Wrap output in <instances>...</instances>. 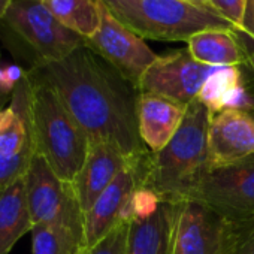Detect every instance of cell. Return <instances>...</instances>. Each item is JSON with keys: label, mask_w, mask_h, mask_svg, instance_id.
Masks as SVG:
<instances>
[{"label": "cell", "mask_w": 254, "mask_h": 254, "mask_svg": "<svg viewBox=\"0 0 254 254\" xmlns=\"http://www.w3.org/2000/svg\"><path fill=\"white\" fill-rule=\"evenodd\" d=\"M254 156V115L226 108L211 115L208 126V166H224Z\"/></svg>", "instance_id": "cell-14"}, {"label": "cell", "mask_w": 254, "mask_h": 254, "mask_svg": "<svg viewBox=\"0 0 254 254\" xmlns=\"http://www.w3.org/2000/svg\"><path fill=\"white\" fill-rule=\"evenodd\" d=\"M32 230L24 177L0 190V254H9L17 241Z\"/></svg>", "instance_id": "cell-19"}, {"label": "cell", "mask_w": 254, "mask_h": 254, "mask_svg": "<svg viewBox=\"0 0 254 254\" xmlns=\"http://www.w3.org/2000/svg\"><path fill=\"white\" fill-rule=\"evenodd\" d=\"M26 73H27V70H24L23 67L15 66V64L0 67V90L12 96L15 87L21 82V79L26 76Z\"/></svg>", "instance_id": "cell-24"}, {"label": "cell", "mask_w": 254, "mask_h": 254, "mask_svg": "<svg viewBox=\"0 0 254 254\" xmlns=\"http://www.w3.org/2000/svg\"><path fill=\"white\" fill-rule=\"evenodd\" d=\"M186 2L193 3V5H197V6H202V8H206V9H209V11H214L212 6H211V2H209V0H186ZM214 12H215V11H214Z\"/></svg>", "instance_id": "cell-28"}, {"label": "cell", "mask_w": 254, "mask_h": 254, "mask_svg": "<svg viewBox=\"0 0 254 254\" xmlns=\"http://www.w3.org/2000/svg\"><path fill=\"white\" fill-rule=\"evenodd\" d=\"M187 199L197 200L235 226L254 221V156L224 166H208Z\"/></svg>", "instance_id": "cell-6"}, {"label": "cell", "mask_w": 254, "mask_h": 254, "mask_svg": "<svg viewBox=\"0 0 254 254\" xmlns=\"http://www.w3.org/2000/svg\"><path fill=\"white\" fill-rule=\"evenodd\" d=\"M212 66L196 62L189 50L159 56L139 82V93H153L183 105L194 102Z\"/></svg>", "instance_id": "cell-12"}, {"label": "cell", "mask_w": 254, "mask_h": 254, "mask_svg": "<svg viewBox=\"0 0 254 254\" xmlns=\"http://www.w3.org/2000/svg\"><path fill=\"white\" fill-rule=\"evenodd\" d=\"M187 106L159 94L139 93L138 130L151 153H159L169 144L183 124Z\"/></svg>", "instance_id": "cell-15"}, {"label": "cell", "mask_w": 254, "mask_h": 254, "mask_svg": "<svg viewBox=\"0 0 254 254\" xmlns=\"http://www.w3.org/2000/svg\"><path fill=\"white\" fill-rule=\"evenodd\" d=\"M127 29L142 39L184 41L206 30L238 29L220 14L186 0H99Z\"/></svg>", "instance_id": "cell-3"}, {"label": "cell", "mask_w": 254, "mask_h": 254, "mask_svg": "<svg viewBox=\"0 0 254 254\" xmlns=\"http://www.w3.org/2000/svg\"><path fill=\"white\" fill-rule=\"evenodd\" d=\"M247 93L250 96V109H248V112H251L254 115V88H247Z\"/></svg>", "instance_id": "cell-31"}, {"label": "cell", "mask_w": 254, "mask_h": 254, "mask_svg": "<svg viewBox=\"0 0 254 254\" xmlns=\"http://www.w3.org/2000/svg\"><path fill=\"white\" fill-rule=\"evenodd\" d=\"M11 2H12V0H0V20H2V17L5 15V12H6L8 6L11 5Z\"/></svg>", "instance_id": "cell-30"}, {"label": "cell", "mask_w": 254, "mask_h": 254, "mask_svg": "<svg viewBox=\"0 0 254 254\" xmlns=\"http://www.w3.org/2000/svg\"><path fill=\"white\" fill-rule=\"evenodd\" d=\"M27 72L56 91L90 142L106 144L135 163L148 156L138 130L139 90L91 48L82 45Z\"/></svg>", "instance_id": "cell-1"}, {"label": "cell", "mask_w": 254, "mask_h": 254, "mask_svg": "<svg viewBox=\"0 0 254 254\" xmlns=\"http://www.w3.org/2000/svg\"><path fill=\"white\" fill-rule=\"evenodd\" d=\"M29 76L32 81V118L36 151L63 181L73 183L88 153V136L64 108L56 91L30 73Z\"/></svg>", "instance_id": "cell-4"}, {"label": "cell", "mask_w": 254, "mask_h": 254, "mask_svg": "<svg viewBox=\"0 0 254 254\" xmlns=\"http://www.w3.org/2000/svg\"><path fill=\"white\" fill-rule=\"evenodd\" d=\"M172 203V254H233L238 241L233 223L193 199Z\"/></svg>", "instance_id": "cell-8"}, {"label": "cell", "mask_w": 254, "mask_h": 254, "mask_svg": "<svg viewBox=\"0 0 254 254\" xmlns=\"http://www.w3.org/2000/svg\"><path fill=\"white\" fill-rule=\"evenodd\" d=\"M174 203L138 187L129 208L126 254H172Z\"/></svg>", "instance_id": "cell-11"}, {"label": "cell", "mask_w": 254, "mask_h": 254, "mask_svg": "<svg viewBox=\"0 0 254 254\" xmlns=\"http://www.w3.org/2000/svg\"><path fill=\"white\" fill-rule=\"evenodd\" d=\"M51 14L84 39L91 38L100 26L99 0H44Z\"/></svg>", "instance_id": "cell-20"}, {"label": "cell", "mask_w": 254, "mask_h": 254, "mask_svg": "<svg viewBox=\"0 0 254 254\" xmlns=\"http://www.w3.org/2000/svg\"><path fill=\"white\" fill-rule=\"evenodd\" d=\"M209 109L197 99L187 106L178 132L159 153H148L141 165V184L160 199H187L197 177L208 165Z\"/></svg>", "instance_id": "cell-2"}, {"label": "cell", "mask_w": 254, "mask_h": 254, "mask_svg": "<svg viewBox=\"0 0 254 254\" xmlns=\"http://www.w3.org/2000/svg\"><path fill=\"white\" fill-rule=\"evenodd\" d=\"M236 227H238V241L233 254H254V221Z\"/></svg>", "instance_id": "cell-25"}, {"label": "cell", "mask_w": 254, "mask_h": 254, "mask_svg": "<svg viewBox=\"0 0 254 254\" xmlns=\"http://www.w3.org/2000/svg\"><path fill=\"white\" fill-rule=\"evenodd\" d=\"M187 50L196 62L212 67H242L250 57V51L239 42L238 33L230 30L200 32L187 41Z\"/></svg>", "instance_id": "cell-17"}, {"label": "cell", "mask_w": 254, "mask_h": 254, "mask_svg": "<svg viewBox=\"0 0 254 254\" xmlns=\"http://www.w3.org/2000/svg\"><path fill=\"white\" fill-rule=\"evenodd\" d=\"M241 33L247 35L254 42V0H245Z\"/></svg>", "instance_id": "cell-26"}, {"label": "cell", "mask_w": 254, "mask_h": 254, "mask_svg": "<svg viewBox=\"0 0 254 254\" xmlns=\"http://www.w3.org/2000/svg\"><path fill=\"white\" fill-rule=\"evenodd\" d=\"M84 232L66 226L42 224L32 230V254H81Z\"/></svg>", "instance_id": "cell-21"}, {"label": "cell", "mask_w": 254, "mask_h": 254, "mask_svg": "<svg viewBox=\"0 0 254 254\" xmlns=\"http://www.w3.org/2000/svg\"><path fill=\"white\" fill-rule=\"evenodd\" d=\"M142 162L127 165L84 214V250L96 245L123 220H129L130 202L141 184Z\"/></svg>", "instance_id": "cell-13"}, {"label": "cell", "mask_w": 254, "mask_h": 254, "mask_svg": "<svg viewBox=\"0 0 254 254\" xmlns=\"http://www.w3.org/2000/svg\"><path fill=\"white\" fill-rule=\"evenodd\" d=\"M244 73V84L247 88H254V50L250 51L248 63L241 67Z\"/></svg>", "instance_id": "cell-27"}, {"label": "cell", "mask_w": 254, "mask_h": 254, "mask_svg": "<svg viewBox=\"0 0 254 254\" xmlns=\"http://www.w3.org/2000/svg\"><path fill=\"white\" fill-rule=\"evenodd\" d=\"M36 154L32 81L26 73L15 87L8 106L0 111V190L24 178Z\"/></svg>", "instance_id": "cell-7"}, {"label": "cell", "mask_w": 254, "mask_h": 254, "mask_svg": "<svg viewBox=\"0 0 254 254\" xmlns=\"http://www.w3.org/2000/svg\"><path fill=\"white\" fill-rule=\"evenodd\" d=\"M127 230H129V220H123L96 245L84 250L81 254H126Z\"/></svg>", "instance_id": "cell-22"}, {"label": "cell", "mask_w": 254, "mask_h": 254, "mask_svg": "<svg viewBox=\"0 0 254 254\" xmlns=\"http://www.w3.org/2000/svg\"><path fill=\"white\" fill-rule=\"evenodd\" d=\"M8 102H11V96L6 94L5 91L0 90V111L6 108V103H8Z\"/></svg>", "instance_id": "cell-29"}, {"label": "cell", "mask_w": 254, "mask_h": 254, "mask_svg": "<svg viewBox=\"0 0 254 254\" xmlns=\"http://www.w3.org/2000/svg\"><path fill=\"white\" fill-rule=\"evenodd\" d=\"M0 27L29 54L32 67L67 57L85 45V39L63 26L45 6L44 0H12Z\"/></svg>", "instance_id": "cell-5"}, {"label": "cell", "mask_w": 254, "mask_h": 254, "mask_svg": "<svg viewBox=\"0 0 254 254\" xmlns=\"http://www.w3.org/2000/svg\"><path fill=\"white\" fill-rule=\"evenodd\" d=\"M197 100L202 102L212 114L226 108L250 109V96L244 84V73L241 66L214 67L203 82Z\"/></svg>", "instance_id": "cell-18"}, {"label": "cell", "mask_w": 254, "mask_h": 254, "mask_svg": "<svg viewBox=\"0 0 254 254\" xmlns=\"http://www.w3.org/2000/svg\"><path fill=\"white\" fill-rule=\"evenodd\" d=\"M99 5L100 26L91 38L85 39V45L138 88L144 73L159 56L141 36L121 24L106 6L100 2Z\"/></svg>", "instance_id": "cell-10"}, {"label": "cell", "mask_w": 254, "mask_h": 254, "mask_svg": "<svg viewBox=\"0 0 254 254\" xmlns=\"http://www.w3.org/2000/svg\"><path fill=\"white\" fill-rule=\"evenodd\" d=\"M130 163L112 147L100 142H90L84 165L73 184L81 209L85 214L96 199L109 187L117 175Z\"/></svg>", "instance_id": "cell-16"}, {"label": "cell", "mask_w": 254, "mask_h": 254, "mask_svg": "<svg viewBox=\"0 0 254 254\" xmlns=\"http://www.w3.org/2000/svg\"><path fill=\"white\" fill-rule=\"evenodd\" d=\"M212 9L229 20L241 33V24L245 9V0H209Z\"/></svg>", "instance_id": "cell-23"}, {"label": "cell", "mask_w": 254, "mask_h": 254, "mask_svg": "<svg viewBox=\"0 0 254 254\" xmlns=\"http://www.w3.org/2000/svg\"><path fill=\"white\" fill-rule=\"evenodd\" d=\"M26 186L33 227L57 224L84 232V212L73 184L63 181L41 154L30 165Z\"/></svg>", "instance_id": "cell-9"}]
</instances>
